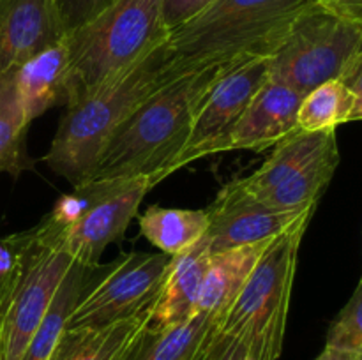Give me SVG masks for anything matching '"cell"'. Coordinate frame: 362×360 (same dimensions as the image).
<instances>
[{"label":"cell","mask_w":362,"mask_h":360,"mask_svg":"<svg viewBox=\"0 0 362 360\" xmlns=\"http://www.w3.org/2000/svg\"><path fill=\"white\" fill-rule=\"evenodd\" d=\"M235 66L198 67L166 81L113 133L88 180L145 176L152 187L165 180L205 95Z\"/></svg>","instance_id":"cell-1"},{"label":"cell","mask_w":362,"mask_h":360,"mask_svg":"<svg viewBox=\"0 0 362 360\" xmlns=\"http://www.w3.org/2000/svg\"><path fill=\"white\" fill-rule=\"evenodd\" d=\"M168 41L148 49L112 78L67 102L45 162L73 187L87 182L103 148L127 116L159 87L179 76Z\"/></svg>","instance_id":"cell-2"},{"label":"cell","mask_w":362,"mask_h":360,"mask_svg":"<svg viewBox=\"0 0 362 360\" xmlns=\"http://www.w3.org/2000/svg\"><path fill=\"white\" fill-rule=\"evenodd\" d=\"M318 0H216L168 37L179 73L271 59L293 23Z\"/></svg>","instance_id":"cell-3"},{"label":"cell","mask_w":362,"mask_h":360,"mask_svg":"<svg viewBox=\"0 0 362 360\" xmlns=\"http://www.w3.org/2000/svg\"><path fill=\"white\" fill-rule=\"evenodd\" d=\"M168 37L165 0H115L94 20L66 35L67 102L101 85Z\"/></svg>","instance_id":"cell-4"},{"label":"cell","mask_w":362,"mask_h":360,"mask_svg":"<svg viewBox=\"0 0 362 360\" xmlns=\"http://www.w3.org/2000/svg\"><path fill=\"white\" fill-rule=\"evenodd\" d=\"M306 229H293L274 239L218 323L221 334L246 348L250 360L281 356L297 256Z\"/></svg>","instance_id":"cell-5"},{"label":"cell","mask_w":362,"mask_h":360,"mask_svg":"<svg viewBox=\"0 0 362 360\" xmlns=\"http://www.w3.org/2000/svg\"><path fill=\"white\" fill-rule=\"evenodd\" d=\"M6 240L16 263L0 279V360H21L73 260L32 229Z\"/></svg>","instance_id":"cell-6"},{"label":"cell","mask_w":362,"mask_h":360,"mask_svg":"<svg viewBox=\"0 0 362 360\" xmlns=\"http://www.w3.org/2000/svg\"><path fill=\"white\" fill-rule=\"evenodd\" d=\"M339 164L336 131H303L274 145L240 182L255 198L286 212L315 210Z\"/></svg>","instance_id":"cell-7"},{"label":"cell","mask_w":362,"mask_h":360,"mask_svg":"<svg viewBox=\"0 0 362 360\" xmlns=\"http://www.w3.org/2000/svg\"><path fill=\"white\" fill-rule=\"evenodd\" d=\"M361 49L362 23L317 4L293 23L269 59V78L306 95L325 81L339 80Z\"/></svg>","instance_id":"cell-8"},{"label":"cell","mask_w":362,"mask_h":360,"mask_svg":"<svg viewBox=\"0 0 362 360\" xmlns=\"http://www.w3.org/2000/svg\"><path fill=\"white\" fill-rule=\"evenodd\" d=\"M172 256L165 253H131L98 268L78 300L67 328L101 327L151 314ZM95 272V268H94Z\"/></svg>","instance_id":"cell-9"},{"label":"cell","mask_w":362,"mask_h":360,"mask_svg":"<svg viewBox=\"0 0 362 360\" xmlns=\"http://www.w3.org/2000/svg\"><path fill=\"white\" fill-rule=\"evenodd\" d=\"M267 78L269 59L247 60L226 71L205 95L191 124L189 136L166 168L165 176L198 159L228 152L237 122Z\"/></svg>","instance_id":"cell-10"},{"label":"cell","mask_w":362,"mask_h":360,"mask_svg":"<svg viewBox=\"0 0 362 360\" xmlns=\"http://www.w3.org/2000/svg\"><path fill=\"white\" fill-rule=\"evenodd\" d=\"M209 239L212 253L264 242L299 228H308L315 210L286 212L255 198L240 179L230 180L207 207Z\"/></svg>","instance_id":"cell-11"},{"label":"cell","mask_w":362,"mask_h":360,"mask_svg":"<svg viewBox=\"0 0 362 360\" xmlns=\"http://www.w3.org/2000/svg\"><path fill=\"white\" fill-rule=\"evenodd\" d=\"M152 189L145 176L124 179L113 193L95 203L80 221L55 240L53 247L66 253L74 263L94 268L103 251L117 242L138 215V207Z\"/></svg>","instance_id":"cell-12"},{"label":"cell","mask_w":362,"mask_h":360,"mask_svg":"<svg viewBox=\"0 0 362 360\" xmlns=\"http://www.w3.org/2000/svg\"><path fill=\"white\" fill-rule=\"evenodd\" d=\"M67 35L55 0H0V74Z\"/></svg>","instance_id":"cell-13"},{"label":"cell","mask_w":362,"mask_h":360,"mask_svg":"<svg viewBox=\"0 0 362 360\" xmlns=\"http://www.w3.org/2000/svg\"><path fill=\"white\" fill-rule=\"evenodd\" d=\"M303 97L293 88L267 78L237 122L228 152H262L297 133L300 129L297 116Z\"/></svg>","instance_id":"cell-14"},{"label":"cell","mask_w":362,"mask_h":360,"mask_svg":"<svg viewBox=\"0 0 362 360\" xmlns=\"http://www.w3.org/2000/svg\"><path fill=\"white\" fill-rule=\"evenodd\" d=\"M211 256V244L205 235L193 247L172 256L165 281L151 309L148 325L168 327L193 316Z\"/></svg>","instance_id":"cell-15"},{"label":"cell","mask_w":362,"mask_h":360,"mask_svg":"<svg viewBox=\"0 0 362 360\" xmlns=\"http://www.w3.org/2000/svg\"><path fill=\"white\" fill-rule=\"evenodd\" d=\"M14 78L28 124L53 106H66L69 99V49L66 37L21 64L14 71Z\"/></svg>","instance_id":"cell-16"},{"label":"cell","mask_w":362,"mask_h":360,"mask_svg":"<svg viewBox=\"0 0 362 360\" xmlns=\"http://www.w3.org/2000/svg\"><path fill=\"white\" fill-rule=\"evenodd\" d=\"M272 242L274 239L212 253L194 313L209 314L219 323Z\"/></svg>","instance_id":"cell-17"},{"label":"cell","mask_w":362,"mask_h":360,"mask_svg":"<svg viewBox=\"0 0 362 360\" xmlns=\"http://www.w3.org/2000/svg\"><path fill=\"white\" fill-rule=\"evenodd\" d=\"M148 321L151 314H140L101 327H66L49 360H124Z\"/></svg>","instance_id":"cell-18"},{"label":"cell","mask_w":362,"mask_h":360,"mask_svg":"<svg viewBox=\"0 0 362 360\" xmlns=\"http://www.w3.org/2000/svg\"><path fill=\"white\" fill-rule=\"evenodd\" d=\"M216 328L218 320L205 313L168 327L148 325L124 360H197Z\"/></svg>","instance_id":"cell-19"},{"label":"cell","mask_w":362,"mask_h":360,"mask_svg":"<svg viewBox=\"0 0 362 360\" xmlns=\"http://www.w3.org/2000/svg\"><path fill=\"white\" fill-rule=\"evenodd\" d=\"M140 232L168 256L184 253L207 233V208H165L152 205L138 217Z\"/></svg>","instance_id":"cell-20"},{"label":"cell","mask_w":362,"mask_h":360,"mask_svg":"<svg viewBox=\"0 0 362 360\" xmlns=\"http://www.w3.org/2000/svg\"><path fill=\"white\" fill-rule=\"evenodd\" d=\"M95 268V267H94ZM94 268L83 267L80 263L71 265L67 274L64 275L41 325L37 327L35 334L32 335L27 349H25L21 360H49L53 349L57 348L60 335L66 330L69 318L76 307L78 300L83 295L85 288L90 282Z\"/></svg>","instance_id":"cell-21"},{"label":"cell","mask_w":362,"mask_h":360,"mask_svg":"<svg viewBox=\"0 0 362 360\" xmlns=\"http://www.w3.org/2000/svg\"><path fill=\"white\" fill-rule=\"evenodd\" d=\"M30 124L25 119L14 71L0 74V173L20 175L30 168L25 136Z\"/></svg>","instance_id":"cell-22"},{"label":"cell","mask_w":362,"mask_h":360,"mask_svg":"<svg viewBox=\"0 0 362 360\" xmlns=\"http://www.w3.org/2000/svg\"><path fill=\"white\" fill-rule=\"evenodd\" d=\"M352 112L354 94L339 80H331L304 95L297 120L303 131H336L350 122Z\"/></svg>","instance_id":"cell-23"},{"label":"cell","mask_w":362,"mask_h":360,"mask_svg":"<svg viewBox=\"0 0 362 360\" xmlns=\"http://www.w3.org/2000/svg\"><path fill=\"white\" fill-rule=\"evenodd\" d=\"M325 348L357 353L362 349V279L350 302L332 321Z\"/></svg>","instance_id":"cell-24"},{"label":"cell","mask_w":362,"mask_h":360,"mask_svg":"<svg viewBox=\"0 0 362 360\" xmlns=\"http://www.w3.org/2000/svg\"><path fill=\"white\" fill-rule=\"evenodd\" d=\"M55 2L60 11V16H62L64 27L69 34L74 28L94 20L115 0H55Z\"/></svg>","instance_id":"cell-25"},{"label":"cell","mask_w":362,"mask_h":360,"mask_svg":"<svg viewBox=\"0 0 362 360\" xmlns=\"http://www.w3.org/2000/svg\"><path fill=\"white\" fill-rule=\"evenodd\" d=\"M216 0H165V21L170 32L200 14Z\"/></svg>","instance_id":"cell-26"},{"label":"cell","mask_w":362,"mask_h":360,"mask_svg":"<svg viewBox=\"0 0 362 360\" xmlns=\"http://www.w3.org/2000/svg\"><path fill=\"white\" fill-rule=\"evenodd\" d=\"M246 348L237 339L221 334L216 328L207 344V360H246Z\"/></svg>","instance_id":"cell-27"},{"label":"cell","mask_w":362,"mask_h":360,"mask_svg":"<svg viewBox=\"0 0 362 360\" xmlns=\"http://www.w3.org/2000/svg\"><path fill=\"white\" fill-rule=\"evenodd\" d=\"M339 81L354 94V112L350 122L362 120V49L350 60V64L339 76Z\"/></svg>","instance_id":"cell-28"},{"label":"cell","mask_w":362,"mask_h":360,"mask_svg":"<svg viewBox=\"0 0 362 360\" xmlns=\"http://www.w3.org/2000/svg\"><path fill=\"white\" fill-rule=\"evenodd\" d=\"M318 4L338 16L362 23V0H318Z\"/></svg>","instance_id":"cell-29"},{"label":"cell","mask_w":362,"mask_h":360,"mask_svg":"<svg viewBox=\"0 0 362 360\" xmlns=\"http://www.w3.org/2000/svg\"><path fill=\"white\" fill-rule=\"evenodd\" d=\"M16 263V251L7 240L0 242V279L6 277Z\"/></svg>","instance_id":"cell-30"},{"label":"cell","mask_w":362,"mask_h":360,"mask_svg":"<svg viewBox=\"0 0 362 360\" xmlns=\"http://www.w3.org/2000/svg\"><path fill=\"white\" fill-rule=\"evenodd\" d=\"M354 359H356V353L339 352V349H332V348H324V352H322L315 360H354Z\"/></svg>","instance_id":"cell-31"},{"label":"cell","mask_w":362,"mask_h":360,"mask_svg":"<svg viewBox=\"0 0 362 360\" xmlns=\"http://www.w3.org/2000/svg\"><path fill=\"white\" fill-rule=\"evenodd\" d=\"M212 334H214V332H212ZM211 337H212V335H211ZM211 337H209V339H211ZM207 344H209V341L205 342L204 349H202V352H200V355L197 356V360H207Z\"/></svg>","instance_id":"cell-32"},{"label":"cell","mask_w":362,"mask_h":360,"mask_svg":"<svg viewBox=\"0 0 362 360\" xmlns=\"http://www.w3.org/2000/svg\"><path fill=\"white\" fill-rule=\"evenodd\" d=\"M354 360H362V349H361V352L356 353V359H354Z\"/></svg>","instance_id":"cell-33"}]
</instances>
